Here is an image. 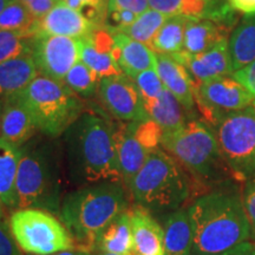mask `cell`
I'll return each mask as SVG.
<instances>
[{
    "label": "cell",
    "instance_id": "f1b7e54d",
    "mask_svg": "<svg viewBox=\"0 0 255 255\" xmlns=\"http://www.w3.org/2000/svg\"><path fill=\"white\" fill-rule=\"evenodd\" d=\"M168 17L169 15L156 11L154 8H148L145 12L137 15L136 20L131 25L116 32H122L128 37L132 38L133 40L149 46Z\"/></svg>",
    "mask_w": 255,
    "mask_h": 255
},
{
    "label": "cell",
    "instance_id": "44dd1931",
    "mask_svg": "<svg viewBox=\"0 0 255 255\" xmlns=\"http://www.w3.org/2000/svg\"><path fill=\"white\" fill-rule=\"evenodd\" d=\"M38 76L32 55L0 64V103L20 94Z\"/></svg>",
    "mask_w": 255,
    "mask_h": 255
},
{
    "label": "cell",
    "instance_id": "7c38bea8",
    "mask_svg": "<svg viewBox=\"0 0 255 255\" xmlns=\"http://www.w3.org/2000/svg\"><path fill=\"white\" fill-rule=\"evenodd\" d=\"M97 94L102 105L116 120L122 122L149 120L141 92L124 73L102 78Z\"/></svg>",
    "mask_w": 255,
    "mask_h": 255
},
{
    "label": "cell",
    "instance_id": "5bb4252c",
    "mask_svg": "<svg viewBox=\"0 0 255 255\" xmlns=\"http://www.w3.org/2000/svg\"><path fill=\"white\" fill-rule=\"evenodd\" d=\"M173 57L186 66L196 85L234 73L229 57L227 38L220 40L212 49L199 55L190 56L181 51Z\"/></svg>",
    "mask_w": 255,
    "mask_h": 255
},
{
    "label": "cell",
    "instance_id": "f546056e",
    "mask_svg": "<svg viewBox=\"0 0 255 255\" xmlns=\"http://www.w3.org/2000/svg\"><path fill=\"white\" fill-rule=\"evenodd\" d=\"M37 19L18 0L11 2L0 13V31H13L36 36Z\"/></svg>",
    "mask_w": 255,
    "mask_h": 255
},
{
    "label": "cell",
    "instance_id": "ee69618b",
    "mask_svg": "<svg viewBox=\"0 0 255 255\" xmlns=\"http://www.w3.org/2000/svg\"><path fill=\"white\" fill-rule=\"evenodd\" d=\"M13 1H15V0H0V13H1V12Z\"/></svg>",
    "mask_w": 255,
    "mask_h": 255
},
{
    "label": "cell",
    "instance_id": "8992f818",
    "mask_svg": "<svg viewBox=\"0 0 255 255\" xmlns=\"http://www.w3.org/2000/svg\"><path fill=\"white\" fill-rule=\"evenodd\" d=\"M18 97L33 117L38 130L50 137H58L81 119L83 102L68 85L39 75Z\"/></svg>",
    "mask_w": 255,
    "mask_h": 255
},
{
    "label": "cell",
    "instance_id": "4fadbf2b",
    "mask_svg": "<svg viewBox=\"0 0 255 255\" xmlns=\"http://www.w3.org/2000/svg\"><path fill=\"white\" fill-rule=\"evenodd\" d=\"M116 142L122 182L130 190L133 178L156 145L139 122L119 124L116 127Z\"/></svg>",
    "mask_w": 255,
    "mask_h": 255
},
{
    "label": "cell",
    "instance_id": "4dcf8cb0",
    "mask_svg": "<svg viewBox=\"0 0 255 255\" xmlns=\"http://www.w3.org/2000/svg\"><path fill=\"white\" fill-rule=\"evenodd\" d=\"M63 83L79 97L89 98L97 92L101 78L87 64L79 60L70 69Z\"/></svg>",
    "mask_w": 255,
    "mask_h": 255
},
{
    "label": "cell",
    "instance_id": "e0dca14e",
    "mask_svg": "<svg viewBox=\"0 0 255 255\" xmlns=\"http://www.w3.org/2000/svg\"><path fill=\"white\" fill-rule=\"evenodd\" d=\"M156 70L162 79L164 88L180 102L183 109L191 111L195 107L196 84L188 72L186 66L173 56L156 53Z\"/></svg>",
    "mask_w": 255,
    "mask_h": 255
},
{
    "label": "cell",
    "instance_id": "484cf974",
    "mask_svg": "<svg viewBox=\"0 0 255 255\" xmlns=\"http://www.w3.org/2000/svg\"><path fill=\"white\" fill-rule=\"evenodd\" d=\"M165 255H187L193 250V231L188 210H175L164 221Z\"/></svg>",
    "mask_w": 255,
    "mask_h": 255
},
{
    "label": "cell",
    "instance_id": "cb8c5ba5",
    "mask_svg": "<svg viewBox=\"0 0 255 255\" xmlns=\"http://www.w3.org/2000/svg\"><path fill=\"white\" fill-rule=\"evenodd\" d=\"M133 240L130 210L122 213L101 233L95 251L119 255H133Z\"/></svg>",
    "mask_w": 255,
    "mask_h": 255
},
{
    "label": "cell",
    "instance_id": "d6a6232c",
    "mask_svg": "<svg viewBox=\"0 0 255 255\" xmlns=\"http://www.w3.org/2000/svg\"><path fill=\"white\" fill-rule=\"evenodd\" d=\"M210 0H149V6L167 15L206 17Z\"/></svg>",
    "mask_w": 255,
    "mask_h": 255
},
{
    "label": "cell",
    "instance_id": "7a4b0ae2",
    "mask_svg": "<svg viewBox=\"0 0 255 255\" xmlns=\"http://www.w3.org/2000/svg\"><path fill=\"white\" fill-rule=\"evenodd\" d=\"M128 210V200L120 182L96 183L72 191L60 206V218L71 235L75 250L92 253L102 232Z\"/></svg>",
    "mask_w": 255,
    "mask_h": 255
},
{
    "label": "cell",
    "instance_id": "9a60e30c",
    "mask_svg": "<svg viewBox=\"0 0 255 255\" xmlns=\"http://www.w3.org/2000/svg\"><path fill=\"white\" fill-rule=\"evenodd\" d=\"M81 60L102 78L121 75L122 70L114 56L113 32L105 26H98L79 39Z\"/></svg>",
    "mask_w": 255,
    "mask_h": 255
},
{
    "label": "cell",
    "instance_id": "30bf717a",
    "mask_svg": "<svg viewBox=\"0 0 255 255\" xmlns=\"http://www.w3.org/2000/svg\"><path fill=\"white\" fill-rule=\"evenodd\" d=\"M195 103L205 119L216 126L228 115L253 104L254 97L233 76H222L196 85Z\"/></svg>",
    "mask_w": 255,
    "mask_h": 255
},
{
    "label": "cell",
    "instance_id": "ac0fdd59",
    "mask_svg": "<svg viewBox=\"0 0 255 255\" xmlns=\"http://www.w3.org/2000/svg\"><path fill=\"white\" fill-rule=\"evenodd\" d=\"M131 219L133 255H165L164 231L144 207H133Z\"/></svg>",
    "mask_w": 255,
    "mask_h": 255
},
{
    "label": "cell",
    "instance_id": "ffe728a7",
    "mask_svg": "<svg viewBox=\"0 0 255 255\" xmlns=\"http://www.w3.org/2000/svg\"><path fill=\"white\" fill-rule=\"evenodd\" d=\"M37 127L33 117L18 95L2 103L0 113V137L20 146L31 138Z\"/></svg>",
    "mask_w": 255,
    "mask_h": 255
},
{
    "label": "cell",
    "instance_id": "5b68a950",
    "mask_svg": "<svg viewBox=\"0 0 255 255\" xmlns=\"http://www.w3.org/2000/svg\"><path fill=\"white\" fill-rule=\"evenodd\" d=\"M161 144L196 181L218 183L232 176L216 135L208 124L199 121L187 122L177 131L163 133Z\"/></svg>",
    "mask_w": 255,
    "mask_h": 255
},
{
    "label": "cell",
    "instance_id": "bcb514c9",
    "mask_svg": "<svg viewBox=\"0 0 255 255\" xmlns=\"http://www.w3.org/2000/svg\"><path fill=\"white\" fill-rule=\"evenodd\" d=\"M90 255H92V253H91ZM95 255H119V254H113V253H105V252H98V253H97V254H95Z\"/></svg>",
    "mask_w": 255,
    "mask_h": 255
},
{
    "label": "cell",
    "instance_id": "f35d334b",
    "mask_svg": "<svg viewBox=\"0 0 255 255\" xmlns=\"http://www.w3.org/2000/svg\"><path fill=\"white\" fill-rule=\"evenodd\" d=\"M242 202L251 228L255 231V178H252L247 182L242 196Z\"/></svg>",
    "mask_w": 255,
    "mask_h": 255
},
{
    "label": "cell",
    "instance_id": "8fae6325",
    "mask_svg": "<svg viewBox=\"0 0 255 255\" xmlns=\"http://www.w3.org/2000/svg\"><path fill=\"white\" fill-rule=\"evenodd\" d=\"M32 57L39 75L64 82L70 69L81 60L79 39L37 34L33 39Z\"/></svg>",
    "mask_w": 255,
    "mask_h": 255
},
{
    "label": "cell",
    "instance_id": "3957f363",
    "mask_svg": "<svg viewBox=\"0 0 255 255\" xmlns=\"http://www.w3.org/2000/svg\"><path fill=\"white\" fill-rule=\"evenodd\" d=\"M72 170L75 180L82 183L122 181L116 126L95 114H85L79 120Z\"/></svg>",
    "mask_w": 255,
    "mask_h": 255
},
{
    "label": "cell",
    "instance_id": "603a6c76",
    "mask_svg": "<svg viewBox=\"0 0 255 255\" xmlns=\"http://www.w3.org/2000/svg\"><path fill=\"white\" fill-rule=\"evenodd\" d=\"M143 102L148 117L161 128L163 133L177 131L187 123L183 107L167 89L154 100Z\"/></svg>",
    "mask_w": 255,
    "mask_h": 255
},
{
    "label": "cell",
    "instance_id": "74e56055",
    "mask_svg": "<svg viewBox=\"0 0 255 255\" xmlns=\"http://www.w3.org/2000/svg\"><path fill=\"white\" fill-rule=\"evenodd\" d=\"M0 255H23L15 244L11 231L6 227V222L0 221Z\"/></svg>",
    "mask_w": 255,
    "mask_h": 255
},
{
    "label": "cell",
    "instance_id": "d590c367",
    "mask_svg": "<svg viewBox=\"0 0 255 255\" xmlns=\"http://www.w3.org/2000/svg\"><path fill=\"white\" fill-rule=\"evenodd\" d=\"M37 20L58 4L59 0H18Z\"/></svg>",
    "mask_w": 255,
    "mask_h": 255
},
{
    "label": "cell",
    "instance_id": "4316f807",
    "mask_svg": "<svg viewBox=\"0 0 255 255\" xmlns=\"http://www.w3.org/2000/svg\"><path fill=\"white\" fill-rule=\"evenodd\" d=\"M23 151L0 137V200L8 208H15V180Z\"/></svg>",
    "mask_w": 255,
    "mask_h": 255
},
{
    "label": "cell",
    "instance_id": "9c48e42d",
    "mask_svg": "<svg viewBox=\"0 0 255 255\" xmlns=\"http://www.w3.org/2000/svg\"><path fill=\"white\" fill-rule=\"evenodd\" d=\"M216 138L233 178H255V107L226 116L216 124Z\"/></svg>",
    "mask_w": 255,
    "mask_h": 255
},
{
    "label": "cell",
    "instance_id": "7402d4cb",
    "mask_svg": "<svg viewBox=\"0 0 255 255\" xmlns=\"http://www.w3.org/2000/svg\"><path fill=\"white\" fill-rule=\"evenodd\" d=\"M226 27L212 18H190L184 31L182 52L194 56L212 49L220 40L225 39Z\"/></svg>",
    "mask_w": 255,
    "mask_h": 255
},
{
    "label": "cell",
    "instance_id": "277c9868",
    "mask_svg": "<svg viewBox=\"0 0 255 255\" xmlns=\"http://www.w3.org/2000/svg\"><path fill=\"white\" fill-rule=\"evenodd\" d=\"M191 181L187 171L168 152L156 148L133 178L130 194L149 212L176 209L188 200Z\"/></svg>",
    "mask_w": 255,
    "mask_h": 255
},
{
    "label": "cell",
    "instance_id": "c3c4849f",
    "mask_svg": "<svg viewBox=\"0 0 255 255\" xmlns=\"http://www.w3.org/2000/svg\"><path fill=\"white\" fill-rule=\"evenodd\" d=\"M108 1H109V0H108Z\"/></svg>",
    "mask_w": 255,
    "mask_h": 255
},
{
    "label": "cell",
    "instance_id": "8d00e7d4",
    "mask_svg": "<svg viewBox=\"0 0 255 255\" xmlns=\"http://www.w3.org/2000/svg\"><path fill=\"white\" fill-rule=\"evenodd\" d=\"M150 8L149 0H109L107 11L113 9H128L136 14H141Z\"/></svg>",
    "mask_w": 255,
    "mask_h": 255
},
{
    "label": "cell",
    "instance_id": "52a82bcc",
    "mask_svg": "<svg viewBox=\"0 0 255 255\" xmlns=\"http://www.w3.org/2000/svg\"><path fill=\"white\" fill-rule=\"evenodd\" d=\"M9 231L21 252L30 255H53L75 250L68 229L51 213L25 208L9 216Z\"/></svg>",
    "mask_w": 255,
    "mask_h": 255
},
{
    "label": "cell",
    "instance_id": "2e32d148",
    "mask_svg": "<svg viewBox=\"0 0 255 255\" xmlns=\"http://www.w3.org/2000/svg\"><path fill=\"white\" fill-rule=\"evenodd\" d=\"M97 25L78 11L58 2L37 21V34L70 37L81 39L94 31ZM36 34V36H37Z\"/></svg>",
    "mask_w": 255,
    "mask_h": 255
},
{
    "label": "cell",
    "instance_id": "b9f144b4",
    "mask_svg": "<svg viewBox=\"0 0 255 255\" xmlns=\"http://www.w3.org/2000/svg\"><path fill=\"white\" fill-rule=\"evenodd\" d=\"M220 255H255V244L245 241Z\"/></svg>",
    "mask_w": 255,
    "mask_h": 255
},
{
    "label": "cell",
    "instance_id": "7dc6e473",
    "mask_svg": "<svg viewBox=\"0 0 255 255\" xmlns=\"http://www.w3.org/2000/svg\"><path fill=\"white\" fill-rule=\"evenodd\" d=\"M187 255H200V254H190V253H189V254H187Z\"/></svg>",
    "mask_w": 255,
    "mask_h": 255
},
{
    "label": "cell",
    "instance_id": "ba28073f",
    "mask_svg": "<svg viewBox=\"0 0 255 255\" xmlns=\"http://www.w3.org/2000/svg\"><path fill=\"white\" fill-rule=\"evenodd\" d=\"M15 208L59 212V178L47 156L41 151H23L15 180Z\"/></svg>",
    "mask_w": 255,
    "mask_h": 255
},
{
    "label": "cell",
    "instance_id": "60d3db41",
    "mask_svg": "<svg viewBox=\"0 0 255 255\" xmlns=\"http://www.w3.org/2000/svg\"><path fill=\"white\" fill-rule=\"evenodd\" d=\"M229 5L235 11L246 15H255V0H228Z\"/></svg>",
    "mask_w": 255,
    "mask_h": 255
},
{
    "label": "cell",
    "instance_id": "6da1fadb",
    "mask_svg": "<svg viewBox=\"0 0 255 255\" xmlns=\"http://www.w3.org/2000/svg\"><path fill=\"white\" fill-rule=\"evenodd\" d=\"M193 250L200 255H220L251 235L244 202L234 191H213L199 197L188 209Z\"/></svg>",
    "mask_w": 255,
    "mask_h": 255
},
{
    "label": "cell",
    "instance_id": "f6af8a7d",
    "mask_svg": "<svg viewBox=\"0 0 255 255\" xmlns=\"http://www.w3.org/2000/svg\"><path fill=\"white\" fill-rule=\"evenodd\" d=\"M4 203H2V201L0 200V221H2V222H5V220H4V218H5V210H4Z\"/></svg>",
    "mask_w": 255,
    "mask_h": 255
},
{
    "label": "cell",
    "instance_id": "1f68e13d",
    "mask_svg": "<svg viewBox=\"0 0 255 255\" xmlns=\"http://www.w3.org/2000/svg\"><path fill=\"white\" fill-rule=\"evenodd\" d=\"M34 36L13 31H0V64L32 55Z\"/></svg>",
    "mask_w": 255,
    "mask_h": 255
},
{
    "label": "cell",
    "instance_id": "ab89813d",
    "mask_svg": "<svg viewBox=\"0 0 255 255\" xmlns=\"http://www.w3.org/2000/svg\"><path fill=\"white\" fill-rule=\"evenodd\" d=\"M232 76L237 79L238 82H240L241 84L253 95V104L255 107V60L253 63H251L250 65H247L246 68L235 71Z\"/></svg>",
    "mask_w": 255,
    "mask_h": 255
},
{
    "label": "cell",
    "instance_id": "e575fe53",
    "mask_svg": "<svg viewBox=\"0 0 255 255\" xmlns=\"http://www.w3.org/2000/svg\"><path fill=\"white\" fill-rule=\"evenodd\" d=\"M131 79L141 92L143 101L154 100L165 89L156 69H149L137 73Z\"/></svg>",
    "mask_w": 255,
    "mask_h": 255
},
{
    "label": "cell",
    "instance_id": "836d02e7",
    "mask_svg": "<svg viewBox=\"0 0 255 255\" xmlns=\"http://www.w3.org/2000/svg\"><path fill=\"white\" fill-rule=\"evenodd\" d=\"M59 2L78 11L97 26H104L108 0H59Z\"/></svg>",
    "mask_w": 255,
    "mask_h": 255
},
{
    "label": "cell",
    "instance_id": "d6986e66",
    "mask_svg": "<svg viewBox=\"0 0 255 255\" xmlns=\"http://www.w3.org/2000/svg\"><path fill=\"white\" fill-rule=\"evenodd\" d=\"M114 36V56L124 75L133 78L137 73L156 69V52L122 32L111 31Z\"/></svg>",
    "mask_w": 255,
    "mask_h": 255
},
{
    "label": "cell",
    "instance_id": "83f0119b",
    "mask_svg": "<svg viewBox=\"0 0 255 255\" xmlns=\"http://www.w3.org/2000/svg\"><path fill=\"white\" fill-rule=\"evenodd\" d=\"M190 17L183 14L169 15L154 39L149 44V47L156 53L174 56L183 50L184 31Z\"/></svg>",
    "mask_w": 255,
    "mask_h": 255
},
{
    "label": "cell",
    "instance_id": "d4e9b609",
    "mask_svg": "<svg viewBox=\"0 0 255 255\" xmlns=\"http://www.w3.org/2000/svg\"><path fill=\"white\" fill-rule=\"evenodd\" d=\"M233 71L246 68L255 60V15H247L228 38Z\"/></svg>",
    "mask_w": 255,
    "mask_h": 255
},
{
    "label": "cell",
    "instance_id": "7bdbcfd3",
    "mask_svg": "<svg viewBox=\"0 0 255 255\" xmlns=\"http://www.w3.org/2000/svg\"><path fill=\"white\" fill-rule=\"evenodd\" d=\"M53 255H90V253H85V252H82V251L72 250V251L60 252V253H57V254H53Z\"/></svg>",
    "mask_w": 255,
    "mask_h": 255
}]
</instances>
